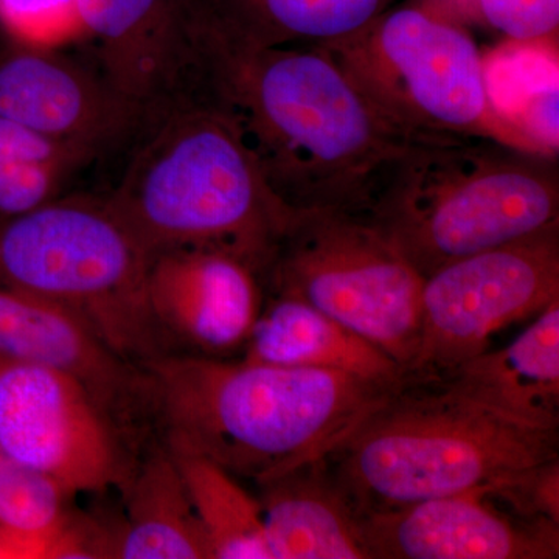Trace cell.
Masks as SVG:
<instances>
[{
  "label": "cell",
  "mask_w": 559,
  "mask_h": 559,
  "mask_svg": "<svg viewBox=\"0 0 559 559\" xmlns=\"http://www.w3.org/2000/svg\"><path fill=\"white\" fill-rule=\"evenodd\" d=\"M204 94L234 117L280 200L296 212L366 218L421 143L374 108L320 46H266L210 0Z\"/></svg>",
  "instance_id": "1"
},
{
  "label": "cell",
  "mask_w": 559,
  "mask_h": 559,
  "mask_svg": "<svg viewBox=\"0 0 559 559\" xmlns=\"http://www.w3.org/2000/svg\"><path fill=\"white\" fill-rule=\"evenodd\" d=\"M142 369L165 444L255 484L325 454L396 385L189 353Z\"/></svg>",
  "instance_id": "2"
},
{
  "label": "cell",
  "mask_w": 559,
  "mask_h": 559,
  "mask_svg": "<svg viewBox=\"0 0 559 559\" xmlns=\"http://www.w3.org/2000/svg\"><path fill=\"white\" fill-rule=\"evenodd\" d=\"M108 197L154 255L219 250L261 278L299 213L272 190L234 117L205 95L168 109L139 132Z\"/></svg>",
  "instance_id": "3"
},
{
  "label": "cell",
  "mask_w": 559,
  "mask_h": 559,
  "mask_svg": "<svg viewBox=\"0 0 559 559\" xmlns=\"http://www.w3.org/2000/svg\"><path fill=\"white\" fill-rule=\"evenodd\" d=\"M558 454L559 429L506 417L443 378L404 374L322 457L364 518L487 487Z\"/></svg>",
  "instance_id": "4"
},
{
  "label": "cell",
  "mask_w": 559,
  "mask_h": 559,
  "mask_svg": "<svg viewBox=\"0 0 559 559\" xmlns=\"http://www.w3.org/2000/svg\"><path fill=\"white\" fill-rule=\"evenodd\" d=\"M366 219L426 278L558 226L557 159L485 138L421 143Z\"/></svg>",
  "instance_id": "5"
},
{
  "label": "cell",
  "mask_w": 559,
  "mask_h": 559,
  "mask_svg": "<svg viewBox=\"0 0 559 559\" xmlns=\"http://www.w3.org/2000/svg\"><path fill=\"white\" fill-rule=\"evenodd\" d=\"M153 257L108 194H61L0 219V283L79 316L139 367L176 353L150 308Z\"/></svg>",
  "instance_id": "6"
},
{
  "label": "cell",
  "mask_w": 559,
  "mask_h": 559,
  "mask_svg": "<svg viewBox=\"0 0 559 559\" xmlns=\"http://www.w3.org/2000/svg\"><path fill=\"white\" fill-rule=\"evenodd\" d=\"M320 47L415 142L485 138L518 148L489 106L480 47L437 7L385 10L352 38Z\"/></svg>",
  "instance_id": "7"
},
{
  "label": "cell",
  "mask_w": 559,
  "mask_h": 559,
  "mask_svg": "<svg viewBox=\"0 0 559 559\" xmlns=\"http://www.w3.org/2000/svg\"><path fill=\"white\" fill-rule=\"evenodd\" d=\"M264 277L272 293L311 305L409 371L425 278L369 219L297 213Z\"/></svg>",
  "instance_id": "8"
},
{
  "label": "cell",
  "mask_w": 559,
  "mask_h": 559,
  "mask_svg": "<svg viewBox=\"0 0 559 559\" xmlns=\"http://www.w3.org/2000/svg\"><path fill=\"white\" fill-rule=\"evenodd\" d=\"M559 299V224L447 264L423 282L417 355L406 374L447 377L499 331Z\"/></svg>",
  "instance_id": "9"
},
{
  "label": "cell",
  "mask_w": 559,
  "mask_h": 559,
  "mask_svg": "<svg viewBox=\"0 0 559 559\" xmlns=\"http://www.w3.org/2000/svg\"><path fill=\"white\" fill-rule=\"evenodd\" d=\"M130 436L83 382L0 356V451L70 498L127 487L138 463Z\"/></svg>",
  "instance_id": "10"
},
{
  "label": "cell",
  "mask_w": 559,
  "mask_h": 559,
  "mask_svg": "<svg viewBox=\"0 0 559 559\" xmlns=\"http://www.w3.org/2000/svg\"><path fill=\"white\" fill-rule=\"evenodd\" d=\"M103 75L151 120L201 97L210 0H80Z\"/></svg>",
  "instance_id": "11"
},
{
  "label": "cell",
  "mask_w": 559,
  "mask_h": 559,
  "mask_svg": "<svg viewBox=\"0 0 559 559\" xmlns=\"http://www.w3.org/2000/svg\"><path fill=\"white\" fill-rule=\"evenodd\" d=\"M369 559H557L559 525L518 516L487 487L360 518Z\"/></svg>",
  "instance_id": "12"
},
{
  "label": "cell",
  "mask_w": 559,
  "mask_h": 559,
  "mask_svg": "<svg viewBox=\"0 0 559 559\" xmlns=\"http://www.w3.org/2000/svg\"><path fill=\"white\" fill-rule=\"evenodd\" d=\"M148 301L173 348L221 359L241 352L264 304L259 272L212 249L157 252L151 261Z\"/></svg>",
  "instance_id": "13"
},
{
  "label": "cell",
  "mask_w": 559,
  "mask_h": 559,
  "mask_svg": "<svg viewBox=\"0 0 559 559\" xmlns=\"http://www.w3.org/2000/svg\"><path fill=\"white\" fill-rule=\"evenodd\" d=\"M0 116L97 154L148 123L100 69L61 50L13 49L0 61Z\"/></svg>",
  "instance_id": "14"
},
{
  "label": "cell",
  "mask_w": 559,
  "mask_h": 559,
  "mask_svg": "<svg viewBox=\"0 0 559 559\" xmlns=\"http://www.w3.org/2000/svg\"><path fill=\"white\" fill-rule=\"evenodd\" d=\"M0 356L49 367L83 382L132 433L150 417L146 371L121 358L60 305L0 283Z\"/></svg>",
  "instance_id": "15"
},
{
  "label": "cell",
  "mask_w": 559,
  "mask_h": 559,
  "mask_svg": "<svg viewBox=\"0 0 559 559\" xmlns=\"http://www.w3.org/2000/svg\"><path fill=\"white\" fill-rule=\"evenodd\" d=\"M257 485L271 559H369L360 518L322 455Z\"/></svg>",
  "instance_id": "16"
},
{
  "label": "cell",
  "mask_w": 559,
  "mask_h": 559,
  "mask_svg": "<svg viewBox=\"0 0 559 559\" xmlns=\"http://www.w3.org/2000/svg\"><path fill=\"white\" fill-rule=\"evenodd\" d=\"M440 378L506 417L559 429V299L507 347L488 348Z\"/></svg>",
  "instance_id": "17"
},
{
  "label": "cell",
  "mask_w": 559,
  "mask_h": 559,
  "mask_svg": "<svg viewBox=\"0 0 559 559\" xmlns=\"http://www.w3.org/2000/svg\"><path fill=\"white\" fill-rule=\"evenodd\" d=\"M249 362L341 371L395 385L404 370L382 349L296 297L274 293L241 349Z\"/></svg>",
  "instance_id": "18"
},
{
  "label": "cell",
  "mask_w": 559,
  "mask_h": 559,
  "mask_svg": "<svg viewBox=\"0 0 559 559\" xmlns=\"http://www.w3.org/2000/svg\"><path fill=\"white\" fill-rule=\"evenodd\" d=\"M481 64L489 106L518 148L557 159L558 43L502 40L481 53Z\"/></svg>",
  "instance_id": "19"
},
{
  "label": "cell",
  "mask_w": 559,
  "mask_h": 559,
  "mask_svg": "<svg viewBox=\"0 0 559 559\" xmlns=\"http://www.w3.org/2000/svg\"><path fill=\"white\" fill-rule=\"evenodd\" d=\"M127 520L114 533L112 558L212 559L207 540L167 448L135 463L121 489Z\"/></svg>",
  "instance_id": "20"
},
{
  "label": "cell",
  "mask_w": 559,
  "mask_h": 559,
  "mask_svg": "<svg viewBox=\"0 0 559 559\" xmlns=\"http://www.w3.org/2000/svg\"><path fill=\"white\" fill-rule=\"evenodd\" d=\"M392 0H213L221 20L266 46H330L352 38Z\"/></svg>",
  "instance_id": "21"
},
{
  "label": "cell",
  "mask_w": 559,
  "mask_h": 559,
  "mask_svg": "<svg viewBox=\"0 0 559 559\" xmlns=\"http://www.w3.org/2000/svg\"><path fill=\"white\" fill-rule=\"evenodd\" d=\"M200 522L212 559H271L259 500L204 455L165 444Z\"/></svg>",
  "instance_id": "22"
},
{
  "label": "cell",
  "mask_w": 559,
  "mask_h": 559,
  "mask_svg": "<svg viewBox=\"0 0 559 559\" xmlns=\"http://www.w3.org/2000/svg\"><path fill=\"white\" fill-rule=\"evenodd\" d=\"M69 499L46 474L0 451V527L46 544L50 559L98 558L97 525L72 516Z\"/></svg>",
  "instance_id": "23"
},
{
  "label": "cell",
  "mask_w": 559,
  "mask_h": 559,
  "mask_svg": "<svg viewBox=\"0 0 559 559\" xmlns=\"http://www.w3.org/2000/svg\"><path fill=\"white\" fill-rule=\"evenodd\" d=\"M0 33L13 49L64 50L87 40L80 0H0Z\"/></svg>",
  "instance_id": "24"
},
{
  "label": "cell",
  "mask_w": 559,
  "mask_h": 559,
  "mask_svg": "<svg viewBox=\"0 0 559 559\" xmlns=\"http://www.w3.org/2000/svg\"><path fill=\"white\" fill-rule=\"evenodd\" d=\"M468 9L503 40L558 43L559 0H468Z\"/></svg>",
  "instance_id": "25"
},
{
  "label": "cell",
  "mask_w": 559,
  "mask_h": 559,
  "mask_svg": "<svg viewBox=\"0 0 559 559\" xmlns=\"http://www.w3.org/2000/svg\"><path fill=\"white\" fill-rule=\"evenodd\" d=\"M488 488L518 516L559 525V457L516 471Z\"/></svg>",
  "instance_id": "26"
},
{
  "label": "cell",
  "mask_w": 559,
  "mask_h": 559,
  "mask_svg": "<svg viewBox=\"0 0 559 559\" xmlns=\"http://www.w3.org/2000/svg\"><path fill=\"white\" fill-rule=\"evenodd\" d=\"M79 170L66 164L0 165V219L24 215L57 200Z\"/></svg>",
  "instance_id": "27"
},
{
  "label": "cell",
  "mask_w": 559,
  "mask_h": 559,
  "mask_svg": "<svg viewBox=\"0 0 559 559\" xmlns=\"http://www.w3.org/2000/svg\"><path fill=\"white\" fill-rule=\"evenodd\" d=\"M97 156L86 146L49 138L20 121L0 116V165L66 164L81 168Z\"/></svg>",
  "instance_id": "28"
}]
</instances>
